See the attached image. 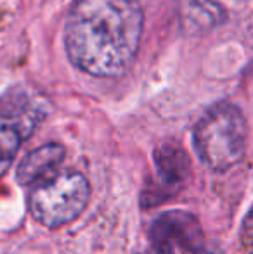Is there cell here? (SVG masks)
<instances>
[{
  "label": "cell",
  "mask_w": 253,
  "mask_h": 254,
  "mask_svg": "<svg viewBox=\"0 0 253 254\" xmlns=\"http://www.w3.org/2000/svg\"><path fill=\"white\" fill-rule=\"evenodd\" d=\"M90 199L88 180L78 171H63L33 185L28 209L35 221L47 228H59L75 221Z\"/></svg>",
  "instance_id": "cell-3"
},
{
  "label": "cell",
  "mask_w": 253,
  "mask_h": 254,
  "mask_svg": "<svg viewBox=\"0 0 253 254\" xmlns=\"http://www.w3.org/2000/svg\"><path fill=\"white\" fill-rule=\"evenodd\" d=\"M177 21L184 35L199 37L222 26L227 21V10L217 0H180Z\"/></svg>",
  "instance_id": "cell-6"
},
{
  "label": "cell",
  "mask_w": 253,
  "mask_h": 254,
  "mask_svg": "<svg viewBox=\"0 0 253 254\" xmlns=\"http://www.w3.org/2000/svg\"><path fill=\"white\" fill-rule=\"evenodd\" d=\"M248 144V123L234 104L212 106L192 130V147L206 168L227 171L245 157Z\"/></svg>",
  "instance_id": "cell-2"
},
{
  "label": "cell",
  "mask_w": 253,
  "mask_h": 254,
  "mask_svg": "<svg viewBox=\"0 0 253 254\" xmlns=\"http://www.w3.org/2000/svg\"><path fill=\"white\" fill-rule=\"evenodd\" d=\"M142 30L139 0H75L64 23V49L84 73L118 78L134 64Z\"/></svg>",
  "instance_id": "cell-1"
},
{
  "label": "cell",
  "mask_w": 253,
  "mask_h": 254,
  "mask_svg": "<svg viewBox=\"0 0 253 254\" xmlns=\"http://www.w3.org/2000/svg\"><path fill=\"white\" fill-rule=\"evenodd\" d=\"M155 164L160 180L169 189L182 187L191 175L189 157L175 144H167L156 149Z\"/></svg>",
  "instance_id": "cell-8"
},
{
  "label": "cell",
  "mask_w": 253,
  "mask_h": 254,
  "mask_svg": "<svg viewBox=\"0 0 253 254\" xmlns=\"http://www.w3.org/2000/svg\"><path fill=\"white\" fill-rule=\"evenodd\" d=\"M66 151L61 144H45L35 151L28 152L21 159L16 170V180L19 185L30 187L45 178L58 173L59 166L63 164Z\"/></svg>",
  "instance_id": "cell-7"
},
{
  "label": "cell",
  "mask_w": 253,
  "mask_h": 254,
  "mask_svg": "<svg viewBox=\"0 0 253 254\" xmlns=\"http://www.w3.org/2000/svg\"><path fill=\"white\" fill-rule=\"evenodd\" d=\"M149 235L155 249L162 254H198L205 244L198 220L184 211H172L156 218Z\"/></svg>",
  "instance_id": "cell-5"
},
{
  "label": "cell",
  "mask_w": 253,
  "mask_h": 254,
  "mask_svg": "<svg viewBox=\"0 0 253 254\" xmlns=\"http://www.w3.org/2000/svg\"><path fill=\"white\" fill-rule=\"evenodd\" d=\"M45 114L47 102L31 88L16 87L0 99V177Z\"/></svg>",
  "instance_id": "cell-4"
}]
</instances>
